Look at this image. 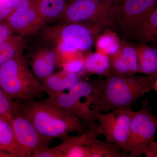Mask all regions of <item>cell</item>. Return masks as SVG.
<instances>
[{
    "instance_id": "6da1fadb",
    "label": "cell",
    "mask_w": 157,
    "mask_h": 157,
    "mask_svg": "<svg viewBox=\"0 0 157 157\" xmlns=\"http://www.w3.org/2000/svg\"><path fill=\"white\" fill-rule=\"evenodd\" d=\"M155 76L109 73L105 79H99L95 90L86 102L93 110L102 113L132 108L152 89Z\"/></svg>"
},
{
    "instance_id": "7a4b0ae2",
    "label": "cell",
    "mask_w": 157,
    "mask_h": 157,
    "mask_svg": "<svg viewBox=\"0 0 157 157\" xmlns=\"http://www.w3.org/2000/svg\"><path fill=\"white\" fill-rule=\"evenodd\" d=\"M17 102L18 112L29 120L38 132L49 140L62 138L70 133L80 135L90 128L69 110L59 107L48 98Z\"/></svg>"
},
{
    "instance_id": "3957f363",
    "label": "cell",
    "mask_w": 157,
    "mask_h": 157,
    "mask_svg": "<svg viewBox=\"0 0 157 157\" xmlns=\"http://www.w3.org/2000/svg\"><path fill=\"white\" fill-rule=\"evenodd\" d=\"M0 86L10 98L18 102L35 100L44 92L42 83L21 56L0 65Z\"/></svg>"
},
{
    "instance_id": "277c9868",
    "label": "cell",
    "mask_w": 157,
    "mask_h": 157,
    "mask_svg": "<svg viewBox=\"0 0 157 157\" xmlns=\"http://www.w3.org/2000/svg\"><path fill=\"white\" fill-rule=\"evenodd\" d=\"M117 6L92 1L73 2L68 4L63 15L69 23L82 25L98 33L112 29Z\"/></svg>"
},
{
    "instance_id": "5b68a950",
    "label": "cell",
    "mask_w": 157,
    "mask_h": 157,
    "mask_svg": "<svg viewBox=\"0 0 157 157\" xmlns=\"http://www.w3.org/2000/svg\"><path fill=\"white\" fill-rule=\"evenodd\" d=\"M157 118L151 112L147 99L142 101L141 109L135 111L131 122L127 146L129 157L141 156L149 144L155 140Z\"/></svg>"
},
{
    "instance_id": "8992f818",
    "label": "cell",
    "mask_w": 157,
    "mask_h": 157,
    "mask_svg": "<svg viewBox=\"0 0 157 157\" xmlns=\"http://www.w3.org/2000/svg\"><path fill=\"white\" fill-rule=\"evenodd\" d=\"M94 111L100 135L105 137V141L119 147L123 154L128 155L127 153V144L135 111L132 108L118 109L107 113Z\"/></svg>"
},
{
    "instance_id": "52a82bcc",
    "label": "cell",
    "mask_w": 157,
    "mask_h": 157,
    "mask_svg": "<svg viewBox=\"0 0 157 157\" xmlns=\"http://www.w3.org/2000/svg\"><path fill=\"white\" fill-rule=\"evenodd\" d=\"M157 6V0H120L117 6L112 30L123 39H128L137 26Z\"/></svg>"
},
{
    "instance_id": "ba28073f",
    "label": "cell",
    "mask_w": 157,
    "mask_h": 157,
    "mask_svg": "<svg viewBox=\"0 0 157 157\" xmlns=\"http://www.w3.org/2000/svg\"><path fill=\"white\" fill-rule=\"evenodd\" d=\"M16 107L10 117L14 135L26 156L32 157L34 152L48 147L51 140L42 136Z\"/></svg>"
},
{
    "instance_id": "9c48e42d",
    "label": "cell",
    "mask_w": 157,
    "mask_h": 157,
    "mask_svg": "<svg viewBox=\"0 0 157 157\" xmlns=\"http://www.w3.org/2000/svg\"><path fill=\"white\" fill-rule=\"evenodd\" d=\"M99 136L95 128L76 136H65L60 144L52 147L56 157H90L88 144L94 137Z\"/></svg>"
},
{
    "instance_id": "30bf717a",
    "label": "cell",
    "mask_w": 157,
    "mask_h": 157,
    "mask_svg": "<svg viewBox=\"0 0 157 157\" xmlns=\"http://www.w3.org/2000/svg\"><path fill=\"white\" fill-rule=\"evenodd\" d=\"M48 99L59 107L64 108L73 113L82 121L89 128L98 125V122L94 110L89 105L82 102L78 98L68 92L52 95Z\"/></svg>"
},
{
    "instance_id": "8fae6325",
    "label": "cell",
    "mask_w": 157,
    "mask_h": 157,
    "mask_svg": "<svg viewBox=\"0 0 157 157\" xmlns=\"http://www.w3.org/2000/svg\"><path fill=\"white\" fill-rule=\"evenodd\" d=\"M109 73L122 75H132L137 73L138 62L135 47L130 44H121L117 53L109 56Z\"/></svg>"
},
{
    "instance_id": "7c38bea8",
    "label": "cell",
    "mask_w": 157,
    "mask_h": 157,
    "mask_svg": "<svg viewBox=\"0 0 157 157\" xmlns=\"http://www.w3.org/2000/svg\"><path fill=\"white\" fill-rule=\"evenodd\" d=\"M94 33V31L86 26L71 23L63 29L60 36L62 42L73 44L78 50L86 51L92 46Z\"/></svg>"
},
{
    "instance_id": "4fadbf2b",
    "label": "cell",
    "mask_w": 157,
    "mask_h": 157,
    "mask_svg": "<svg viewBox=\"0 0 157 157\" xmlns=\"http://www.w3.org/2000/svg\"><path fill=\"white\" fill-rule=\"evenodd\" d=\"M80 79L79 74L68 73L63 70L61 73L52 74L41 82L44 92L49 96L69 90Z\"/></svg>"
},
{
    "instance_id": "5bb4252c",
    "label": "cell",
    "mask_w": 157,
    "mask_h": 157,
    "mask_svg": "<svg viewBox=\"0 0 157 157\" xmlns=\"http://www.w3.org/2000/svg\"><path fill=\"white\" fill-rule=\"evenodd\" d=\"M0 150L12 157H26L17 143L10 118L0 117Z\"/></svg>"
},
{
    "instance_id": "9a60e30c",
    "label": "cell",
    "mask_w": 157,
    "mask_h": 157,
    "mask_svg": "<svg viewBox=\"0 0 157 157\" xmlns=\"http://www.w3.org/2000/svg\"><path fill=\"white\" fill-rule=\"evenodd\" d=\"M140 43L154 42L157 39V6L139 25L128 39Z\"/></svg>"
},
{
    "instance_id": "2e32d148",
    "label": "cell",
    "mask_w": 157,
    "mask_h": 157,
    "mask_svg": "<svg viewBox=\"0 0 157 157\" xmlns=\"http://www.w3.org/2000/svg\"><path fill=\"white\" fill-rule=\"evenodd\" d=\"M138 62L137 73L147 76L157 73V48L147 43H140L135 47Z\"/></svg>"
},
{
    "instance_id": "e0dca14e",
    "label": "cell",
    "mask_w": 157,
    "mask_h": 157,
    "mask_svg": "<svg viewBox=\"0 0 157 157\" xmlns=\"http://www.w3.org/2000/svg\"><path fill=\"white\" fill-rule=\"evenodd\" d=\"M57 58L52 51H47L37 56L32 63L34 76L41 82L53 74L56 67Z\"/></svg>"
},
{
    "instance_id": "ac0fdd59",
    "label": "cell",
    "mask_w": 157,
    "mask_h": 157,
    "mask_svg": "<svg viewBox=\"0 0 157 157\" xmlns=\"http://www.w3.org/2000/svg\"><path fill=\"white\" fill-rule=\"evenodd\" d=\"M39 14L32 6L28 9L23 11H13L6 19L12 31L21 32L28 29L38 20Z\"/></svg>"
},
{
    "instance_id": "d6986e66",
    "label": "cell",
    "mask_w": 157,
    "mask_h": 157,
    "mask_svg": "<svg viewBox=\"0 0 157 157\" xmlns=\"http://www.w3.org/2000/svg\"><path fill=\"white\" fill-rule=\"evenodd\" d=\"M33 5L39 15L53 19L63 15L68 4L67 0H36Z\"/></svg>"
},
{
    "instance_id": "ffe728a7",
    "label": "cell",
    "mask_w": 157,
    "mask_h": 157,
    "mask_svg": "<svg viewBox=\"0 0 157 157\" xmlns=\"http://www.w3.org/2000/svg\"><path fill=\"white\" fill-rule=\"evenodd\" d=\"M90 157H129L122 153L119 147L107 141L93 138L88 145Z\"/></svg>"
},
{
    "instance_id": "44dd1931",
    "label": "cell",
    "mask_w": 157,
    "mask_h": 157,
    "mask_svg": "<svg viewBox=\"0 0 157 157\" xmlns=\"http://www.w3.org/2000/svg\"><path fill=\"white\" fill-rule=\"evenodd\" d=\"M109 56L97 51L85 59V69L89 73L105 76L110 72Z\"/></svg>"
},
{
    "instance_id": "7402d4cb",
    "label": "cell",
    "mask_w": 157,
    "mask_h": 157,
    "mask_svg": "<svg viewBox=\"0 0 157 157\" xmlns=\"http://www.w3.org/2000/svg\"><path fill=\"white\" fill-rule=\"evenodd\" d=\"M121 44L115 33L108 29L98 37L96 41L97 51L111 56L120 50Z\"/></svg>"
},
{
    "instance_id": "603a6c76",
    "label": "cell",
    "mask_w": 157,
    "mask_h": 157,
    "mask_svg": "<svg viewBox=\"0 0 157 157\" xmlns=\"http://www.w3.org/2000/svg\"><path fill=\"white\" fill-rule=\"evenodd\" d=\"M21 43L19 37L12 36L0 45V65L20 56Z\"/></svg>"
},
{
    "instance_id": "cb8c5ba5",
    "label": "cell",
    "mask_w": 157,
    "mask_h": 157,
    "mask_svg": "<svg viewBox=\"0 0 157 157\" xmlns=\"http://www.w3.org/2000/svg\"><path fill=\"white\" fill-rule=\"evenodd\" d=\"M16 105V101L10 98L0 86V117L10 118Z\"/></svg>"
},
{
    "instance_id": "d4e9b609",
    "label": "cell",
    "mask_w": 157,
    "mask_h": 157,
    "mask_svg": "<svg viewBox=\"0 0 157 157\" xmlns=\"http://www.w3.org/2000/svg\"><path fill=\"white\" fill-rule=\"evenodd\" d=\"M63 68L68 73L79 74L85 69V59L76 57L64 63Z\"/></svg>"
},
{
    "instance_id": "484cf974",
    "label": "cell",
    "mask_w": 157,
    "mask_h": 157,
    "mask_svg": "<svg viewBox=\"0 0 157 157\" xmlns=\"http://www.w3.org/2000/svg\"><path fill=\"white\" fill-rule=\"evenodd\" d=\"M6 1L14 11H25L32 6L30 0H6Z\"/></svg>"
},
{
    "instance_id": "4316f807",
    "label": "cell",
    "mask_w": 157,
    "mask_h": 157,
    "mask_svg": "<svg viewBox=\"0 0 157 157\" xmlns=\"http://www.w3.org/2000/svg\"><path fill=\"white\" fill-rule=\"evenodd\" d=\"M12 29L6 21H0V45L12 36Z\"/></svg>"
},
{
    "instance_id": "83f0119b",
    "label": "cell",
    "mask_w": 157,
    "mask_h": 157,
    "mask_svg": "<svg viewBox=\"0 0 157 157\" xmlns=\"http://www.w3.org/2000/svg\"><path fill=\"white\" fill-rule=\"evenodd\" d=\"M13 11L6 2L0 1V21L7 19Z\"/></svg>"
},
{
    "instance_id": "f1b7e54d",
    "label": "cell",
    "mask_w": 157,
    "mask_h": 157,
    "mask_svg": "<svg viewBox=\"0 0 157 157\" xmlns=\"http://www.w3.org/2000/svg\"><path fill=\"white\" fill-rule=\"evenodd\" d=\"M144 154L147 157H157V140H153L149 144Z\"/></svg>"
},
{
    "instance_id": "f546056e",
    "label": "cell",
    "mask_w": 157,
    "mask_h": 157,
    "mask_svg": "<svg viewBox=\"0 0 157 157\" xmlns=\"http://www.w3.org/2000/svg\"><path fill=\"white\" fill-rule=\"evenodd\" d=\"M59 49L62 52L73 53L78 49L76 46L69 42H62L59 46Z\"/></svg>"
},
{
    "instance_id": "4dcf8cb0",
    "label": "cell",
    "mask_w": 157,
    "mask_h": 157,
    "mask_svg": "<svg viewBox=\"0 0 157 157\" xmlns=\"http://www.w3.org/2000/svg\"><path fill=\"white\" fill-rule=\"evenodd\" d=\"M70 1V2H78V1H92V2H100L109 4V5H117L119 2L120 0H67Z\"/></svg>"
},
{
    "instance_id": "1f68e13d",
    "label": "cell",
    "mask_w": 157,
    "mask_h": 157,
    "mask_svg": "<svg viewBox=\"0 0 157 157\" xmlns=\"http://www.w3.org/2000/svg\"><path fill=\"white\" fill-rule=\"evenodd\" d=\"M152 89L154 90L157 93V73L156 75L155 78Z\"/></svg>"
},
{
    "instance_id": "d6a6232c",
    "label": "cell",
    "mask_w": 157,
    "mask_h": 157,
    "mask_svg": "<svg viewBox=\"0 0 157 157\" xmlns=\"http://www.w3.org/2000/svg\"><path fill=\"white\" fill-rule=\"evenodd\" d=\"M155 42V43L156 45H157L156 48H157V39L155 41V42Z\"/></svg>"
},
{
    "instance_id": "836d02e7",
    "label": "cell",
    "mask_w": 157,
    "mask_h": 157,
    "mask_svg": "<svg viewBox=\"0 0 157 157\" xmlns=\"http://www.w3.org/2000/svg\"><path fill=\"white\" fill-rule=\"evenodd\" d=\"M156 124H157V123H156Z\"/></svg>"
}]
</instances>
